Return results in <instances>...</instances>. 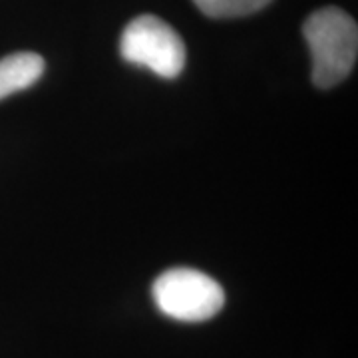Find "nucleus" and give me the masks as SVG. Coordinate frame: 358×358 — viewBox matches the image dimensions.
I'll return each mask as SVG.
<instances>
[{
  "instance_id": "nucleus-1",
  "label": "nucleus",
  "mask_w": 358,
  "mask_h": 358,
  "mask_svg": "<svg viewBox=\"0 0 358 358\" xmlns=\"http://www.w3.org/2000/svg\"><path fill=\"white\" fill-rule=\"evenodd\" d=\"M303 34L313 58L317 88H333L355 68L358 52L357 22L341 8L327 6L305 20Z\"/></svg>"
},
{
  "instance_id": "nucleus-2",
  "label": "nucleus",
  "mask_w": 358,
  "mask_h": 358,
  "mask_svg": "<svg viewBox=\"0 0 358 358\" xmlns=\"http://www.w3.org/2000/svg\"><path fill=\"white\" fill-rule=\"evenodd\" d=\"M152 294L157 308L169 319L203 322L225 305V291L215 279L197 268L176 267L154 281Z\"/></svg>"
},
{
  "instance_id": "nucleus-3",
  "label": "nucleus",
  "mask_w": 358,
  "mask_h": 358,
  "mask_svg": "<svg viewBox=\"0 0 358 358\" xmlns=\"http://www.w3.org/2000/svg\"><path fill=\"white\" fill-rule=\"evenodd\" d=\"M120 52L129 64L150 68L159 78H178L185 66V44L166 20L143 14L129 22L120 40Z\"/></svg>"
},
{
  "instance_id": "nucleus-4",
  "label": "nucleus",
  "mask_w": 358,
  "mask_h": 358,
  "mask_svg": "<svg viewBox=\"0 0 358 358\" xmlns=\"http://www.w3.org/2000/svg\"><path fill=\"white\" fill-rule=\"evenodd\" d=\"M44 58L34 52H16L0 60V100L30 88L44 74Z\"/></svg>"
},
{
  "instance_id": "nucleus-5",
  "label": "nucleus",
  "mask_w": 358,
  "mask_h": 358,
  "mask_svg": "<svg viewBox=\"0 0 358 358\" xmlns=\"http://www.w3.org/2000/svg\"><path fill=\"white\" fill-rule=\"evenodd\" d=\"M195 6L209 18H237L265 8L271 0H193Z\"/></svg>"
}]
</instances>
